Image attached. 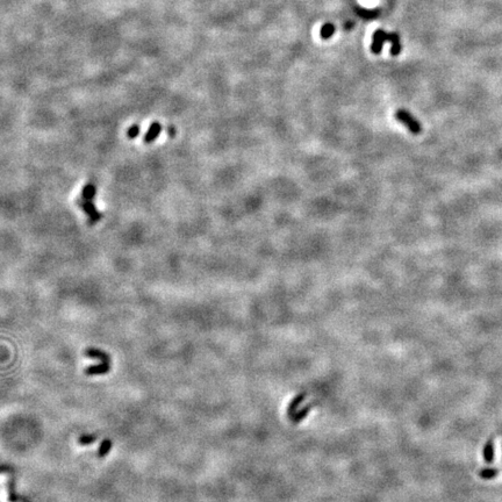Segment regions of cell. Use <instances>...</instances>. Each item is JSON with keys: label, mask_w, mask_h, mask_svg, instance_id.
I'll return each instance as SVG.
<instances>
[{"label": "cell", "mask_w": 502, "mask_h": 502, "mask_svg": "<svg viewBox=\"0 0 502 502\" xmlns=\"http://www.w3.org/2000/svg\"><path fill=\"white\" fill-rule=\"evenodd\" d=\"M386 41H388L392 43V48H390V55L392 56H397L401 52V43H400V37L399 35L395 33L392 34H387L386 31H383L381 29L376 30L375 34H373V42L371 44V50L373 54L378 55L382 50V45Z\"/></svg>", "instance_id": "obj_1"}, {"label": "cell", "mask_w": 502, "mask_h": 502, "mask_svg": "<svg viewBox=\"0 0 502 502\" xmlns=\"http://www.w3.org/2000/svg\"><path fill=\"white\" fill-rule=\"evenodd\" d=\"M395 119L400 124H402L411 134L418 135L422 132V125L420 124V121L407 110H403V108L397 110L395 112Z\"/></svg>", "instance_id": "obj_2"}, {"label": "cell", "mask_w": 502, "mask_h": 502, "mask_svg": "<svg viewBox=\"0 0 502 502\" xmlns=\"http://www.w3.org/2000/svg\"><path fill=\"white\" fill-rule=\"evenodd\" d=\"M483 457H484L485 462H486L487 464H492L494 462V459H495V443H494L493 437H491L486 443H485Z\"/></svg>", "instance_id": "obj_3"}, {"label": "cell", "mask_w": 502, "mask_h": 502, "mask_svg": "<svg viewBox=\"0 0 502 502\" xmlns=\"http://www.w3.org/2000/svg\"><path fill=\"white\" fill-rule=\"evenodd\" d=\"M111 370V363H104L101 362L100 364L89 366L85 370V373L87 376H98V375H106V373L110 372Z\"/></svg>", "instance_id": "obj_4"}, {"label": "cell", "mask_w": 502, "mask_h": 502, "mask_svg": "<svg viewBox=\"0 0 502 502\" xmlns=\"http://www.w3.org/2000/svg\"><path fill=\"white\" fill-rule=\"evenodd\" d=\"M85 355L87 356V357L100 359V361L104 362V363H111V357H110V356H108L105 351L99 350V349H96V348L86 349Z\"/></svg>", "instance_id": "obj_5"}, {"label": "cell", "mask_w": 502, "mask_h": 502, "mask_svg": "<svg viewBox=\"0 0 502 502\" xmlns=\"http://www.w3.org/2000/svg\"><path fill=\"white\" fill-rule=\"evenodd\" d=\"M335 33V26L333 23H326L323 24L322 28L320 30V35L323 40H327V38H330L333 36V34Z\"/></svg>", "instance_id": "obj_6"}, {"label": "cell", "mask_w": 502, "mask_h": 502, "mask_svg": "<svg viewBox=\"0 0 502 502\" xmlns=\"http://www.w3.org/2000/svg\"><path fill=\"white\" fill-rule=\"evenodd\" d=\"M112 441L111 439H104L103 442H101V444H100V448H99V451H98V456L100 457V458H103V457H105L107 455L108 452L111 451V449H112Z\"/></svg>", "instance_id": "obj_7"}, {"label": "cell", "mask_w": 502, "mask_h": 502, "mask_svg": "<svg viewBox=\"0 0 502 502\" xmlns=\"http://www.w3.org/2000/svg\"><path fill=\"white\" fill-rule=\"evenodd\" d=\"M498 473H499L498 469H484L479 472V476L483 478V479H492V478L497 477Z\"/></svg>", "instance_id": "obj_8"}, {"label": "cell", "mask_w": 502, "mask_h": 502, "mask_svg": "<svg viewBox=\"0 0 502 502\" xmlns=\"http://www.w3.org/2000/svg\"><path fill=\"white\" fill-rule=\"evenodd\" d=\"M97 441V436L96 435H82L79 437V444L82 445H89L92 444Z\"/></svg>", "instance_id": "obj_9"}, {"label": "cell", "mask_w": 502, "mask_h": 502, "mask_svg": "<svg viewBox=\"0 0 502 502\" xmlns=\"http://www.w3.org/2000/svg\"><path fill=\"white\" fill-rule=\"evenodd\" d=\"M129 130H130L129 131V136H135L138 132L137 127H132L131 129H129Z\"/></svg>", "instance_id": "obj_10"}]
</instances>
